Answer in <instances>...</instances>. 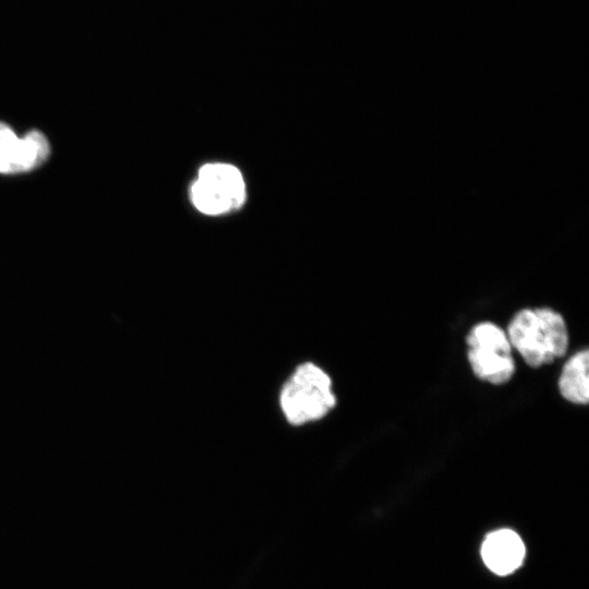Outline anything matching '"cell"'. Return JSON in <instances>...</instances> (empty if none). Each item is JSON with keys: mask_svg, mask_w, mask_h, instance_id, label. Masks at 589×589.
<instances>
[{"mask_svg": "<svg viewBox=\"0 0 589 589\" xmlns=\"http://www.w3.org/2000/svg\"><path fill=\"white\" fill-rule=\"evenodd\" d=\"M508 340L525 362L539 368L566 353L568 332L563 316L548 308L524 309L508 326Z\"/></svg>", "mask_w": 589, "mask_h": 589, "instance_id": "6da1fadb", "label": "cell"}, {"mask_svg": "<svg viewBox=\"0 0 589 589\" xmlns=\"http://www.w3.org/2000/svg\"><path fill=\"white\" fill-rule=\"evenodd\" d=\"M281 410L291 424L321 419L336 404L329 376L317 365H299L285 383L280 397Z\"/></svg>", "mask_w": 589, "mask_h": 589, "instance_id": "7a4b0ae2", "label": "cell"}, {"mask_svg": "<svg viewBox=\"0 0 589 589\" xmlns=\"http://www.w3.org/2000/svg\"><path fill=\"white\" fill-rule=\"evenodd\" d=\"M467 345L471 369L480 380L495 385L510 380L515 363L503 329L491 322L479 323L469 332Z\"/></svg>", "mask_w": 589, "mask_h": 589, "instance_id": "3957f363", "label": "cell"}, {"mask_svg": "<svg viewBox=\"0 0 589 589\" xmlns=\"http://www.w3.org/2000/svg\"><path fill=\"white\" fill-rule=\"evenodd\" d=\"M192 199L195 206L208 215L239 207L244 199V183L240 171L226 164L203 166L192 187Z\"/></svg>", "mask_w": 589, "mask_h": 589, "instance_id": "277c9868", "label": "cell"}, {"mask_svg": "<svg viewBox=\"0 0 589 589\" xmlns=\"http://www.w3.org/2000/svg\"><path fill=\"white\" fill-rule=\"evenodd\" d=\"M49 152V143L41 132L33 130L21 139L0 122V173L33 170L46 160Z\"/></svg>", "mask_w": 589, "mask_h": 589, "instance_id": "5b68a950", "label": "cell"}, {"mask_svg": "<svg viewBox=\"0 0 589 589\" xmlns=\"http://www.w3.org/2000/svg\"><path fill=\"white\" fill-rule=\"evenodd\" d=\"M480 555L484 565L498 576H507L524 563L526 545L521 537L508 528L496 529L485 536Z\"/></svg>", "mask_w": 589, "mask_h": 589, "instance_id": "8992f818", "label": "cell"}, {"mask_svg": "<svg viewBox=\"0 0 589 589\" xmlns=\"http://www.w3.org/2000/svg\"><path fill=\"white\" fill-rule=\"evenodd\" d=\"M558 388L570 402L585 405L589 399L588 350L574 354L564 365Z\"/></svg>", "mask_w": 589, "mask_h": 589, "instance_id": "52a82bcc", "label": "cell"}]
</instances>
